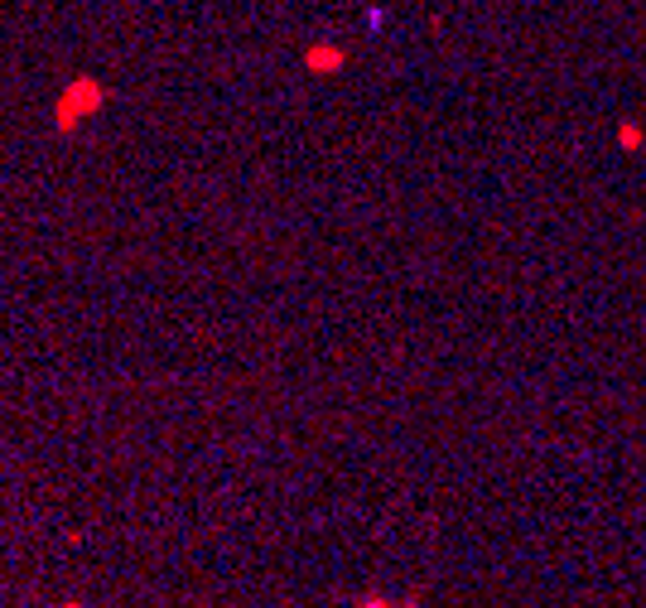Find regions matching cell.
Returning <instances> with one entry per match:
<instances>
[{"label":"cell","mask_w":646,"mask_h":608,"mask_svg":"<svg viewBox=\"0 0 646 608\" xmlns=\"http://www.w3.org/2000/svg\"><path fill=\"white\" fill-rule=\"evenodd\" d=\"M97 102H102V92H97V87L82 78V83L73 87L68 97H63V107H58V126H63V131H73V126H78L87 111H97Z\"/></svg>","instance_id":"cell-1"},{"label":"cell","mask_w":646,"mask_h":608,"mask_svg":"<svg viewBox=\"0 0 646 608\" xmlns=\"http://www.w3.org/2000/svg\"><path fill=\"white\" fill-rule=\"evenodd\" d=\"M357 608H420V599H401V604H391V599H381V594H367Z\"/></svg>","instance_id":"cell-4"},{"label":"cell","mask_w":646,"mask_h":608,"mask_svg":"<svg viewBox=\"0 0 646 608\" xmlns=\"http://www.w3.org/2000/svg\"><path fill=\"white\" fill-rule=\"evenodd\" d=\"M642 140H646V131H642V121H622L618 126V145L632 155V150H642Z\"/></svg>","instance_id":"cell-3"},{"label":"cell","mask_w":646,"mask_h":608,"mask_svg":"<svg viewBox=\"0 0 646 608\" xmlns=\"http://www.w3.org/2000/svg\"><path fill=\"white\" fill-rule=\"evenodd\" d=\"M343 49H338V44H314V49H309V54H304V68H309V73H338V68H343Z\"/></svg>","instance_id":"cell-2"}]
</instances>
